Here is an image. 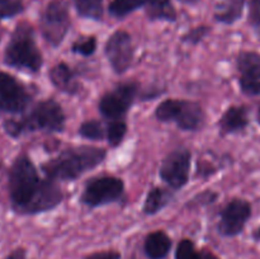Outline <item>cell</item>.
<instances>
[{
  "label": "cell",
  "mask_w": 260,
  "mask_h": 259,
  "mask_svg": "<svg viewBox=\"0 0 260 259\" xmlns=\"http://www.w3.org/2000/svg\"><path fill=\"white\" fill-rule=\"evenodd\" d=\"M10 205L20 215H36L57 207L63 195L56 180L40 177L37 168L25 154L15 157L8 173Z\"/></svg>",
  "instance_id": "6da1fadb"
},
{
  "label": "cell",
  "mask_w": 260,
  "mask_h": 259,
  "mask_svg": "<svg viewBox=\"0 0 260 259\" xmlns=\"http://www.w3.org/2000/svg\"><path fill=\"white\" fill-rule=\"evenodd\" d=\"M106 156L107 151L104 149L83 145L66 149L41 168L46 177L53 180H75L102 164Z\"/></svg>",
  "instance_id": "7a4b0ae2"
},
{
  "label": "cell",
  "mask_w": 260,
  "mask_h": 259,
  "mask_svg": "<svg viewBox=\"0 0 260 259\" xmlns=\"http://www.w3.org/2000/svg\"><path fill=\"white\" fill-rule=\"evenodd\" d=\"M3 127L7 135L14 139L33 131L61 132L65 127V113L57 102L46 99L36 104L22 118L7 119Z\"/></svg>",
  "instance_id": "3957f363"
},
{
  "label": "cell",
  "mask_w": 260,
  "mask_h": 259,
  "mask_svg": "<svg viewBox=\"0 0 260 259\" xmlns=\"http://www.w3.org/2000/svg\"><path fill=\"white\" fill-rule=\"evenodd\" d=\"M5 65L18 70L38 73L43 65V56L36 43L35 30L27 22H22L13 30L3 56Z\"/></svg>",
  "instance_id": "277c9868"
},
{
  "label": "cell",
  "mask_w": 260,
  "mask_h": 259,
  "mask_svg": "<svg viewBox=\"0 0 260 259\" xmlns=\"http://www.w3.org/2000/svg\"><path fill=\"white\" fill-rule=\"evenodd\" d=\"M155 117L161 122H174L183 131H198L206 122V113L196 102L167 99L155 109Z\"/></svg>",
  "instance_id": "5b68a950"
},
{
  "label": "cell",
  "mask_w": 260,
  "mask_h": 259,
  "mask_svg": "<svg viewBox=\"0 0 260 259\" xmlns=\"http://www.w3.org/2000/svg\"><path fill=\"white\" fill-rule=\"evenodd\" d=\"M70 25L68 4L63 0H51L40 18V28L43 38L51 46L57 47L68 35Z\"/></svg>",
  "instance_id": "8992f818"
},
{
  "label": "cell",
  "mask_w": 260,
  "mask_h": 259,
  "mask_svg": "<svg viewBox=\"0 0 260 259\" xmlns=\"http://www.w3.org/2000/svg\"><path fill=\"white\" fill-rule=\"evenodd\" d=\"M124 183L117 177H98L86 183L80 201L89 207L116 202L123 196Z\"/></svg>",
  "instance_id": "52a82bcc"
},
{
  "label": "cell",
  "mask_w": 260,
  "mask_h": 259,
  "mask_svg": "<svg viewBox=\"0 0 260 259\" xmlns=\"http://www.w3.org/2000/svg\"><path fill=\"white\" fill-rule=\"evenodd\" d=\"M137 91H139L137 84H119L113 90L102 96L98 104L99 112L102 116L108 119H122V117L134 104Z\"/></svg>",
  "instance_id": "ba28073f"
},
{
  "label": "cell",
  "mask_w": 260,
  "mask_h": 259,
  "mask_svg": "<svg viewBox=\"0 0 260 259\" xmlns=\"http://www.w3.org/2000/svg\"><path fill=\"white\" fill-rule=\"evenodd\" d=\"M192 155L187 149L169 152L160 165V178L173 189H180L189 180Z\"/></svg>",
  "instance_id": "9c48e42d"
},
{
  "label": "cell",
  "mask_w": 260,
  "mask_h": 259,
  "mask_svg": "<svg viewBox=\"0 0 260 259\" xmlns=\"http://www.w3.org/2000/svg\"><path fill=\"white\" fill-rule=\"evenodd\" d=\"M30 103L27 88L9 73L0 71V111L22 113Z\"/></svg>",
  "instance_id": "30bf717a"
},
{
  "label": "cell",
  "mask_w": 260,
  "mask_h": 259,
  "mask_svg": "<svg viewBox=\"0 0 260 259\" xmlns=\"http://www.w3.org/2000/svg\"><path fill=\"white\" fill-rule=\"evenodd\" d=\"M109 65L112 66L114 73H126L132 65L134 61V45L129 33L126 30H116L112 36H109L108 41L104 48Z\"/></svg>",
  "instance_id": "8fae6325"
},
{
  "label": "cell",
  "mask_w": 260,
  "mask_h": 259,
  "mask_svg": "<svg viewBox=\"0 0 260 259\" xmlns=\"http://www.w3.org/2000/svg\"><path fill=\"white\" fill-rule=\"evenodd\" d=\"M250 216V203L243 198H234L221 212L218 233L223 236L239 235L244 230Z\"/></svg>",
  "instance_id": "7c38bea8"
},
{
  "label": "cell",
  "mask_w": 260,
  "mask_h": 259,
  "mask_svg": "<svg viewBox=\"0 0 260 259\" xmlns=\"http://www.w3.org/2000/svg\"><path fill=\"white\" fill-rule=\"evenodd\" d=\"M239 84L248 95H260V55L254 51H243L236 60Z\"/></svg>",
  "instance_id": "4fadbf2b"
},
{
  "label": "cell",
  "mask_w": 260,
  "mask_h": 259,
  "mask_svg": "<svg viewBox=\"0 0 260 259\" xmlns=\"http://www.w3.org/2000/svg\"><path fill=\"white\" fill-rule=\"evenodd\" d=\"M50 81L55 88L66 94H76L79 91V81L73 68L65 62H58L48 73Z\"/></svg>",
  "instance_id": "5bb4252c"
},
{
  "label": "cell",
  "mask_w": 260,
  "mask_h": 259,
  "mask_svg": "<svg viewBox=\"0 0 260 259\" xmlns=\"http://www.w3.org/2000/svg\"><path fill=\"white\" fill-rule=\"evenodd\" d=\"M221 135H230L245 130L249 124V112L244 106H231L220 119Z\"/></svg>",
  "instance_id": "9a60e30c"
},
{
  "label": "cell",
  "mask_w": 260,
  "mask_h": 259,
  "mask_svg": "<svg viewBox=\"0 0 260 259\" xmlns=\"http://www.w3.org/2000/svg\"><path fill=\"white\" fill-rule=\"evenodd\" d=\"M245 9V0H220L213 10L216 22L231 25L241 19Z\"/></svg>",
  "instance_id": "2e32d148"
},
{
  "label": "cell",
  "mask_w": 260,
  "mask_h": 259,
  "mask_svg": "<svg viewBox=\"0 0 260 259\" xmlns=\"http://www.w3.org/2000/svg\"><path fill=\"white\" fill-rule=\"evenodd\" d=\"M172 248V239L161 230L149 234L145 239L144 249L149 259H164Z\"/></svg>",
  "instance_id": "e0dca14e"
},
{
  "label": "cell",
  "mask_w": 260,
  "mask_h": 259,
  "mask_svg": "<svg viewBox=\"0 0 260 259\" xmlns=\"http://www.w3.org/2000/svg\"><path fill=\"white\" fill-rule=\"evenodd\" d=\"M172 198L173 195L170 190L161 187H154L152 189H150L146 198H145L142 211L146 215H155V213L160 212L165 206H168Z\"/></svg>",
  "instance_id": "ac0fdd59"
},
{
  "label": "cell",
  "mask_w": 260,
  "mask_h": 259,
  "mask_svg": "<svg viewBox=\"0 0 260 259\" xmlns=\"http://www.w3.org/2000/svg\"><path fill=\"white\" fill-rule=\"evenodd\" d=\"M159 0H112L108 5L109 14L114 18H124L140 8H147Z\"/></svg>",
  "instance_id": "d6986e66"
},
{
  "label": "cell",
  "mask_w": 260,
  "mask_h": 259,
  "mask_svg": "<svg viewBox=\"0 0 260 259\" xmlns=\"http://www.w3.org/2000/svg\"><path fill=\"white\" fill-rule=\"evenodd\" d=\"M74 7H75L76 13L81 18L91 20L103 19L104 14V3L103 0H73Z\"/></svg>",
  "instance_id": "ffe728a7"
},
{
  "label": "cell",
  "mask_w": 260,
  "mask_h": 259,
  "mask_svg": "<svg viewBox=\"0 0 260 259\" xmlns=\"http://www.w3.org/2000/svg\"><path fill=\"white\" fill-rule=\"evenodd\" d=\"M146 9L147 17L151 20H168V22H175L177 19V10L173 5L172 0H159L154 3Z\"/></svg>",
  "instance_id": "44dd1931"
},
{
  "label": "cell",
  "mask_w": 260,
  "mask_h": 259,
  "mask_svg": "<svg viewBox=\"0 0 260 259\" xmlns=\"http://www.w3.org/2000/svg\"><path fill=\"white\" fill-rule=\"evenodd\" d=\"M127 134V124L123 119H111L106 130L107 140L112 147L122 144Z\"/></svg>",
  "instance_id": "7402d4cb"
},
{
  "label": "cell",
  "mask_w": 260,
  "mask_h": 259,
  "mask_svg": "<svg viewBox=\"0 0 260 259\" xmlns=\"http://www.w3.org/2000/svg\"><path fill=\"white\" fill-rule=\"evenodd\" d=\"M79 134L84 137V139L93 140V141H99L106 136V130L103 128L102 123L96 119H89L81 123L80 128H79Z\"/></svg>",
  "instance_id": "603a6c76"
},
{
  "label": "cell",
  "mask_w": 260,
  "mask_h": 259,
  "mask_svg": "<svg viewBox=\"0 0 260 259\" xmlns=\"http://www.w3.org/2000/svg\"><path fill=\"white\" fill-rule=\"evenodd\" d=\"M24 10L23 0H0V19H10L22 14Z\"/></svg>",
  "instance_id": "cb8c5ba5"
},
{
  "label": "cell",
  "mask_w": 260,
  "mask_h": 259,
  "mask_svg": "<svg viewBox=\"0 0 260 259\" xmlns=\"http://www.w3.org/2000/svg\"><path fill=\"white\" fill-rule=\"evenodd\" d=\"M96 50V38L94 36H88V37H81L78 41L73 43L71 46V51L74 53H78L81 56H88L93 55Z\"/></svg>",
  "instance_id": "d4e9b609"
},
{
  "label": "cell",
  "mask_w": 260,
  "mask_h": 259,
  "mask_svg": "<svg viewBox=\"0 0 260 259\" xmlns=\"http://www.w3.org/2000/svg\"><path fill=\"white\" fill-rule=\"evenodd\" d=\"M200 253L196 249L194 243L188 239L180 241L175 250V259H200Z\"/></svg>",
  "instance_id": "484cf974"
},
{
  "label": "cell",
  "mask_w": 260,
  "mask_h": 259,
  "mask_svg": "<svg viewBox=\"0 0 260 259\" xmlns=\"http://www.w3.org/2000/svg\"><path fill=\"white\" fill-rule=\"evenodd\" d=\"M210 30L211 28L208 27V25H198V27L193 28V29H190L189 32L185 33V35L182 37V40L183 42L197 45V43H200L203 38L207 37Z\"/></svg>",
  "instance_id": "4316f807"
},
{
  "label": "cell",
  "mask_w": 260,
  "mask_h": 259,
  "mask_svg": "<svg viewBox=\"0 0 260 259\" xmlns=\"http://www.w3.org/2000/svg\"><path fill=\"white\" fill-rule=\"evenodd\" d=\"M248 22L260 35V0H250L249 2Z\"/></svg>",
  "instance_id": "83f0119b"
},
{
  "label": "cell",
  "mask_w": 260,
  "mask_h": 259,
  "mask_svg": "<svg viewBox=\"0 0 260 259\" xmlns=\"http://www.w3.org/2000/svg\"><path fill=\"white\" fill-rule=\"evenodd\" d=\"M85 259H121V254L116 250H104L91 254Z\"/></svg>",
  "instance_id": "f1b7e54d"
},
{
  "label": "cell",
  "mask_w": 260,
  "mask_h": 259,
  "mask_svg": "<svg viewBox=\"0 0 260 259\" xmlns=\"http://www.w3.org/2000/svg\"><path fill=\"white\" fill-rule=\"evenodd\" d=\"M7 259H25V250L22 248L15 249L7 256Z\"/></svg>",
  "instance_id": "f546056e"
},
{
  "label": "cell",
  "mask_w": 260,
  "mask_h": 259,
  "mask_svg": "<svg viewBox=\"0 0 260 259\" xmlns=\"http://www.w3.org/2000/svg\"><path fill=\"white\" fill-rule=\"evenodd\" d=\"M200 259H218L215 254H212L211 251H201L200 253Z\"/></svg>",
  "instance_id": "4dcf8cb0"
},
{
  "label": "cell",
  "mask_w": 260,
  "mask_h": 259,
  "mask_svg": "<svg viewBox=\"0 0 260 259\" xmlns=\"http://www.w3.org/2000/svg\"><path fill=\"white\" fill-rule=\"evenodd\" d=\"M178 2L183 3V4H185V5H196L198 2H200V0H178Z\"/></svg>",
  "instance_id": "1f68e13d"
},
{
  "label": "cell",
  "mask_w": 260,
  "mask_h": 259,
  "mask_svg": "<svg viewBox=\"0 0 260 259\" xmlns=\"http://www.w3.org/2000/svg\"><path fill=\"white\" fill-rule=\"evenodd\" d=\"M258 122H259V124H260V107H259V109H258Z\"/></svg>",
  "instance_id": "d6a6232c"
},
{
  "label": "cell",
  "mask_w": 260,
  "mask_h": 259,
  "mask_svg": "<svg viewBox=\"0 0 260 259\" xmlns=\"http://www.w3.org/2000/svg\"><path fill=\"white\" fill-rule=\"evenodd\" d=\"M0 41H2V32H0Z\"/></svg>",
  "instance_id": "836d02e7"
}]
</instances>
